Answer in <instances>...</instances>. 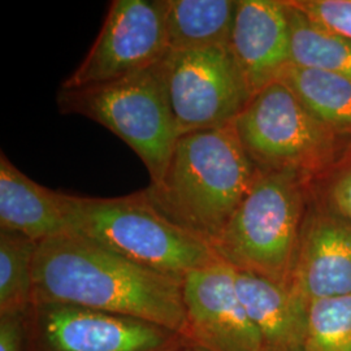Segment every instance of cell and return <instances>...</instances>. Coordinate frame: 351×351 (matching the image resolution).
I'll use <instances>...</instances> for the list:
<instances>
[{"mask_svg": "<svg viewBox=\"0 0 351 351\" xmlns=\"http://www.w3.org/2000/svg\"><path fill=\"white\" fill-rule=\"evenodd\" d=\"M349 351H351V349H350V350H349Z\"/></svg>", "mask_w": 351, "mask_h": 351, "instance_id": "cell-24", "label": "cell"}, {"mask_svg": "<svg viewBox=\"0 0 351 351\" xmlns=\"http://www.w3.org/2000/svg\"><path fill=\"white\" fill-rule=\"evenodd\" d=\"M33 303H64L129 316L185 337L182 282L71 232L38 243Z\"/></svg>", "mask_w": 351, "mask_h": 351, "instance_id": "cell-1", "label": "cell"}, {"mask_svg": "<svg viewBox=\"0 0 351 351\" xmlns=\"http://www.w3.org/2000/svg\"><path fill=\"white\" fill-rule=\"evenodd\" d=\"M234 128L259 172H310L328 163L335 150L336 134L282 81L255 93Z\"/></svg>", "mask_w": 351, "mask_h": 351, "instance_id": "cell-6", "label": "cell"}, {"mask_svg": "<svg viewBox=\"0 0 351 351\" xmlns=\"http://www.w3.org/2000/svg\"><path fill=\"white\" fill-rule=\"evenodd\" d=\"M332 201L337 215L351 220V171L341 177V180L335 185Z\"/></svg>", "mask_w": 351, "mask_h": 351, "instance_id": "cell-22", "label": "cell"}, {"mask_svg": "<svg viewBox=\"0 0 351 351\" xmlns=\"http://www.w3.org/2000/svg\"><path fill=\"white\" fill-rule=\"evenodd\" d=\"M156 69L180 137L234 123L252 97L229 47L168 51Z\"/></svg>", "mask_w": 351, "mask_h": 351, "instance_id": "cell-7", "label": "cell"}, {"mask_svg": "<svg viewBox=\"0 0 351 351\" xmlns=\"http://www.w3.org/2000/svg\"><path fill=\"white\" fill-rule=\"evenodd\" d=\"M188 339L146 320L64 303H33L24 351H176Z\"/></svg>", "mask_w": 351, "mask_h": 351, "instance_id": "cell-8", "label": "cell"}, {"mask_svg": "<svg viewBox=\"0 0 351 351\" xmlns=\"http://www.w3.org/2000/svg\"><path fill=\"white\" fill-rule=\"evenodd\" d=\"M285 3L290 23L291 64L351 81V39L316 24L291 1Z\"/></svg>", "mask_w": 351, "mask_h": 351, "instance_id": "cell-17", "label": "cell"}, {"mask_svg": "<svg viewBox=\"0 0 351 351\" xmlns=\"http://www.w3.org/2000/svg\"><path fill=\"white\" fill-rule=\"evenodd\" d=\"M232 51L252 95L291 65L288 7L276 0H241L230 33Z\"/></svg>", "mask_w": 351, "mask_h": 351, "instance_id": "cell-11", "label": "cell"}, {"mask_svg": "<svg viewBox=\"0 0 351 351\" xmlns=\"http://www.w3.org/2000/svg\"><path fill=\"white\" fill-rule=\"evenodd\" d=\"M291 4L316 24L351 39V0H304Z\"/></svg>", "mask_w": 351, "mask_h": 351, "instance_id": "cell-20", "label": "cell"}, {"mask_svg": "<svg viewBox=\"0 0 351 351\" xmlns=\"http://www.w3.org/2000/svg\"><path fill=\"white\" fill-rule=\"evenodd\" d=\"M162 3L168 51L229 47L237 1L162 0Z\"/></svg>", "mask_w": 351, "mask_h": 351, "instance_id": "cell-15", "label": "cell"}, {"mask_svg": "<svg viewBox=\"0 0 351 351\" xmlns=\"http://www.w3.org/2000/svg\"><path fill=\"white\" fill-rule=\"evenodd\" d=\"M62 199L68 232L176 281L220 261L207 242L159 213L143 190L114 198L62 193Z\"/></svg>", "mask_w": 351, "mask_h": 351, "instance_id": "cell-3", "label": "cell"}, {"mask_svg": "<svg viewBox=\"0 0 351 351\" xmlns=\"http://www.w3.org/2000/svg\"><path fill=\"white\" fill-rule=\"evenodd\" d=\"M351 349V293L310 302L306 351Z\"/></svg>", "mask_w": 351, "mask_h": 351, "instance_id": "cell-19", "label": "cell"}, {"mask_svg": "<svg viewBox=\"0 0 351 351\" xmlns=\"http://www.w3.org/2000/svg\"><path fill=\"white\" fill-rule=\"evenodd\" d=\"M56 103L64 114H80L123 139L158 182L180 133L156 64L121 80L80 88H59Z\"/></svg>", "mask_w": 351, "mask_h": 351, "instance_id": "cell-5", "label": "cell"}, {"mask_svg": "<svg viewBox=\"0 0 351 351\" xmlns=\"http://www.w3.org/2000/svg\"><path fill=\"white\" fill-rule=\"evenodd\" d=\"M37 241L0 229V314L24 313L33 304Z\"/></svg>", "mask_w": 351, "mask_h": 351, "instance_id": "cell-18", "label": "cell"}, {"mask_svg": "<svg viewBox=\"0 0 351 351\" xmlns=\"http://www.w3.org/2000/svg\"><path fill=\"white\" fill-rule=\"evenodd\" d=\"M259 175L232 123L181 136L162 178L143 191L169 221L213 247Z\"/></svg>", "mask_w": 351, "mask_h": 351, "instance_id": "cell-2", "label": "cell"}, {"mask_svg": "<svg viewBox=\"0 0 351 351\" xmlns=\"http://www.w3.org/2000/svg\"><path fill=\"white\" fill-rule=\"evenodd\" d=\"M278 81L335 134H351V81L324 71L290 65Z\"/></svg>", "mask_w": 351, "mask_h": 351, "instance_id": "cell-16", "label": "cell"}, {"mask_svg": "<svg viewBox=\"0 0 351 351\" xmlns=\"http://www.w3.org/2000/svg\"><path fill=\"white\" fill-rule=\"evenodd\" d=\"M167 52L162 0H113L86 58L60 88L121 80L154 66Z\"/></svg>", "mask_w": 351, "mask_h": 351, "instance_id": "cell-9", "label": "cell"}, {"mask_svg": "<svg viewBox=\"0 0 351 351\" xmlns=\"http://www.w3.org/2000/svg\"><path fill=\"white\" fill-rule=\"evenodd\" d=\"M0 229L40 242L68 233L60 191L45 188L0 154Z\"/></svg>", "mask_w": 351, "mask_h": 351, "instance_id": "cell-14", "label": "cell"}, {"mask_svg": "<svg viewBox=\"0 0 351 351\" xmlns=\"http://www.w3.org/2000/svg\"><path fill=\"white\" fill-rule=\"evenodd\" d=\"M26 313L0 314V351H24Z\"/></svg>", "mask_w": 351, "mask_h": 351, "instance_id": "cell-21", "label": "cell"}, {"mask_svg": "<svg viewBox=\"0 0 351 351\" xmlns=\"http://www.w3.org/2000/svg\"><path fill=\"white\" fill-rule=\"evenodd\" d=\"M302 175L261 172L213 243L216 255L237 271L290 287L304 224Z\"/></svg>", "mask_w": 351, "mask_h": 351, "instance_id": "cell-4", "label": "cell"}, {"mask_svg": "<svg viewBox=\"0 0 351 351\" xmlns=\"http://www.w3.org/2000/svg\"><path fill=\"white\" fill-rule=\"evenodd\" d=\"M290 287L306 301L351 293V220L320 215L304 221Z\"/></svg>", "mask_w": 351, "mask_h": 351, "instance_id": "cell-12", "label": "cell"}, {"mask_svg": "<svg viewBox=\"0 0 351 351\" xmlns=\"http://www.w3.org/2000/svg\"><path fill=\"white\" fill-rule=\"evenodd\" d=\"M234 271L239 298L263 351H306L310 303L291 287Z\"/></svg>", "mask_w": 351, "mask_h": 351, "instance_id": "cell-13", "label": "cell"}, {"mask_svg": "<svg viewBox=\"0 0 351 351\" xmlns=\"http://www.w3.org/2000/svg\"><path fill=\"white\" fill-rule=\"evenodd\" d=\"M182 298L189 342L207 351H263L232 265L220 259L190 272L182 282Z\"/></svg>", "mask_w": 351, "mask_h": 351, "instance_id": "cell-10", "label": "cell"}, {"mask_svg": "<svg viewBox=\"0 0 351 351\" xmlns=\"http://www.w3.org/2000/svg\"><path fill=\"white\" fill-rule=\"evenodd\" d=\"M176 351H207L204 350V349H202L199 346H197V345H194V343H191V342H186L182 348H180V349H177Z\"/></svg>", "mask_w": 351, "mask_h": 351, "instance_id": "cell-23", "label": "cell"}]
</instances>
